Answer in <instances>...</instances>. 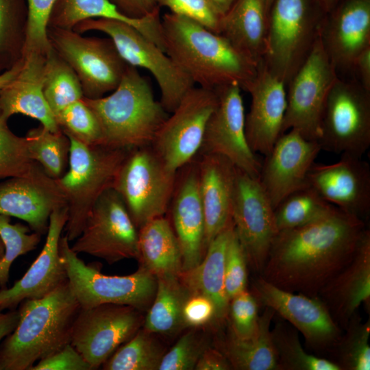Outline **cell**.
<instances>
[{"instance_id": "6da1fadb", "label": "cell", "mask_w": 370, "mask_h": 370, "mask_svg": "<svg viewBox=\"0 0 370 370\" xmlns=\"http://www.w3.org/2000/svg\"><path fill=\"white\" fill-rule=\"evenodd\" d=\"M365 222L338 208L301 227L279 231L259 275L291 293L317 297L352 259Z\"/></svg>"}, {"instance_id": "7a4b0ae2", "label": "cell", "mask_w": 370, "mask_h": 370, "mask_svg": "<svg viewBox=\"0 0 370 370\" xmlns=\"http://www.w3.org/2000/svg\"><path fill=\"white\" fill-rule=\"evenodd\" d=\"M164 52L199 87L217 90L236 84L245 90L258 65L224 36L172 12L161 19Z\"/></svg>"}, {"instance_id": "3957f363", "label": "cell", "mask_w": 370, "mask_h": 370, "mask_svg": "<svg viewBox=\"0 0 370 370\" xmlns=\"http://www.w3.org/2000/svg\"><path fill=\"white\" fill-rule=\"evenodd\" d=\"M18 306V324L0 345V370H30L71 343L81 308L68 281L45 297L25 299Z\"/></svg>"}, {"instance_id": "277c9868", "label": "cell", "mask_w": 370, "mask_h": 370, "mask_svg": "<svg viewBox=\"0 0 370 370\" xmlns=\"http://www.w3.org/2000/svg\"><path fill=\"white\" fill-rule=\"evenodd\" d=\"M101 127L103 145L134 149L151 145L169 116L136 67L129 65L117 88L108 96L82 97Z\"/></svg>"}, {"instance_id": "5b68a950", "label": "cell", "mask_w": 370, "mask_h": 370, "mask_svg": "<svg viewBox=\"0 0 370 370\" xmlns=\"http://www.w3.org/2000/svg\"><path fill=\"white\" fill-rule=\"evenodd\" d=\"M66 136L71 143L69 167L57 181L66 198L68 219L64 230L71 242L81 234L96 200L113 187L119 169L132 149L89 145Z\"/></svg>"}, {"instance_id": "8992f818", "label": "cell", "mask_w": 370, "mask_h": 370, "mask_svg": "<svg viewBox=\"0 0 370 370\" xmlns=\"http://www.w3.org/2000/svg\"><path fill=\"white\" fill-rule=\"evenodd\" d=\"M73 30L104 33L113 41L121 56L129 65L147 70L160 90V103L169 113L194 87L189 76L155 42L133 26L119 21L94 18L77 23Z\"/></svg>"}, {"instance_id": "52a82bcc", "label": "cell", "mask_w": 370, "mask_h": 370, "mask_svg": "<svg viewBox=\"0 0 370 370\" xmlns=\"http://www.w3.org/2000/svg\"><path fill=\"white\" fill-rule=\"evenodd\" d=\"M177 174L165 165L151 145L130 151L112 188L121 196L138 230L166 212Z\"/></svg>"}, {"instance_id": "ba28073f", "label": "cell", "mask_w": 370, "mask_h": 370, "mask_svg": "<svg viewBox=\"0 0 370 370\" xmlns=\"http://www.w3.org/2000/svg\"><path fill=\"white\" fill-rule=\"evenodd\" d=\"M65 235L60 239V253L69 286L81 308L114 304L139 310L148 307L155 296L156 278L143 267L127 275H107L86 264L71 247Z\"/></svg>"}, {"instance_id": "9c48e42d", "label": "cell", "mask_w": 370, "mask_h": 370, "mask_svg": "<svg viewBox=\"0 0 370 370\" xmlns=\"http://www.w3.org/2000/svg\"><path fill=\"white\" fill-rule=\"evenodd\" d=\"M273 3L262 62L286 86L312 47L323 21L313 16L309 0Z\"/></svg>"}, {"instance_id": "30bf717a", "label": "cell", "mask_w": 370, "mask_h": 370, "mask_svg": "<svg viewBox=\"0 0 370 370\" xmlns=\"http://www.w3.org/2000/svg\"><path fill=\"white\" fill-rule=\"evenodd\" d=\"M49 42L81 84L84 97L98 99L114 90L128 64L108 38L82 36L73 29L47 27Z\"/></svg>"}, {"instance_id": "8fae6325", "label": "cell", "mask_w": 370, "mask_h": 370, "mask_svg": "<svg viewBox=\"0 0 370 370\" xmlns=\"http://www.w3.org/2000/svg\"><path fill=\"white\" fill-rule=\"evenodd\" d=\"M317 142L321 150L362 158L370 147V91L338 77L325 100Z\"/></svg>"}, {"instance_id": "7c38bea8", "label": "cell", "mask_w": 370, "mask_h": 370, "mask_svg": "<svg viewBox=\"0 0 370 370\" xmlns=\"http://www.w3.org/2000/svg\"><path fill=\"white\" fill-rule=\"evenodd\" d=\"M338 72L319 35L306 58L288 83L282 134L290 130L317 141L323 106Z\"/></svg>"}, {"instance_id": "4fadbf2b", "label": "cell", "mask_w": 370, "mask_h": 370, "mask_svg": "<svg viewBox=\"0 0 370 370\" xmlns=\"http://www.w3.org/2000/svg\"><path fill=\"white\" fill-rule=\"evenodd\" d=\"M71 247L77 254H88L109 264L138 259V230L113 188L96 200Z\"/></svg>"}, {"instance_id": "5bb4252c", "label": "cell", "mask_w": 370, "mask_h": 370, "mask_svg": "<svg viewBox=\"0 0 370 370\" xmlns=\"http://www.w3.org/2000/svg\"><path fill=\"white\" fill-rule=\"evenodd\" d=\"M217 101L216 91L194 86L160 126L151 145L169 169L178 171L199 151Z\"/></svg>"}, {"instance_id": "9a60e30c", "label": "cell", "mask_w": 370, "mask_h": 370, "mask_svg": "<svg viewBox=\"0 0 370 370\" xmlns=\"http://www.w3.org/2000/svg\"><path fill=\"white\" fill-rule=\"evenodd\" d=\"M143 322L140 310L130 306L105 304L80 308L73 325L71 344L92 370L97 369Z\"/></svg>"}, {"instance_id": "2e32d148", "label": "cell", "mask_w": 370, "mask_h": 370, "mask_svg": "<svg viewBox=\"0 0 370 370\" xmlns=\"http://www.w3.org/2000/svg\"><path fill=\"white\" fill-rule=\"evenodd\" d=\"M232 218L247 264L260 275L278 233L274 208L258 178L236 168Z\"/></svg>"}, {"instance_id": "e0dca14e", "label": "cell", "mask_w": 370, "mask_h": 370, "mask_svg": "<svg viewBox=\"0 0 370 370\" xmlns=\"http://www.w3.org/2000/svg\"><path fill=\"white\" fill-rule=\"evenodd\" d=\"M259 306L271 308L288 322L313 349L330 351L341 330L325 305L318 298L282 290L259 275L252 285Z\"/></svg>"}, {"instance_id": "ac0fdd59", "label": "cell", "mask_w": 370, "mask_h": 370, "mask_svg": "<svg viewBox=\"0 0 370 370\" xmlns=\"http://www.w3.org/2000/svg\"><path fill=\"white\" fill-rule=\"evenodd\" d=\"M241 90L232 84L214 90L217 104L208 121L199 152L223 156L236 168L258 178L262 162L246 138Z\"/></svg>"}, {"instance_id": "d6986e66", "label": "cell", "mask_w": 370, "mask_h": 370, "mask_svg": "<svg viewBox=\"0 0 370 370\" xmlns=\"http://www.w3.org/2000/svg\"><path fill=\"white\" fill-rule=\"evenodd\" d=\"M64 206L66 198L57 180L36 162L27 173L0 182V214L25 221L41 236L47 232L51 213Z\"/></svg>"}, {"instance_id": "ffe728a7", "label": "cell", "mask_w": 370, "mask_h": 370, "mask_svg": "<svg viewBox=\"0 0 370 370\" xmlns=\"http://www.w3.org/2000/svg\"><path fill=\"white\" fill-rule=\"evenodd\" d=\"M307 184L327 202L365 222L370 214V166L348 153L330 164L314 163Z\"/></svg>"}, {"instance_id": "44dd1931", "label": "cell", "mask_w": 370, "mask_h": 370, "mask_svg": "<svg viewBox=\"0 0 370 370\" xmlns=\"http://www.w3.org/2000/svg\"><path fill=\"white\" fill-rule=\"evenodd\" d=\"M319 143L290 130L282 134L261 164L259 182L275 209L288 195L307 184L321 151Z\"/></svg>"}, {"instance_id": "7402d4cb", "label": "cell", "mask_w": 370, "mask_h": 370, "mask_svg": "<svg viewBox=\"0 0 370 370\" xmlns=\"http://www.w3.org/2000/svg\"><path fill=\"white\" fill-rule=\"evenodd\" d=\"M67 219V206L51 213L46 241L39 255L12 287L0 289V310L16 309L25 299L42 298L68 281L59 249Z\"/></svg>"}, {"instance_id": "603a6c76", "label": "cell", "mask_w": 370, "mask_h": 370, "mask_svg": "<svg viewBox=\"0 0 370 370\" xmlns=\"http://www.w3.org/2000/svg\"><path fill=\"white\" fill-rule=\"evenodd\" d=\"M285 84L271 73L262 61L245 91L251 106L245 119L246 138L251 149L266 156L282 135L286 108Z\"/></svg>"}, {"instance_id": "cb8c5ba5", "label": "cell", "mask_w": 370, "mask_h": 370, "mask_svg": "<svg viewBox=\"0 0 370 370\" xmlns=\"http://www.w3.org/2000/svg\"><path fill=\"white\" fill-rule=\"evenodd\" d=\"M177 174L170 204L173 231L180 246L182 272L197 267L203 258L205 219L199 190L197 162L190 161Z\"/></svg>"}, {"instance_id": "d4e9b609", "label": "cell", "mask_w": 370, "mask_h": 370, "mask_svg": "<svg viewBox=\"0 0 370 370\" xmlns=\"http://www.w3.org/2000/svg\"><path fill=\"white\" fill-rule=\"evenodd\" d=\"M319 36L337 72L353 69L357 56L370 47V0H347L327 21Z\"/></svg>"}, {"instance_id": "484cf974", "label": "cell", "mask_w": 370, "mask_h": 370, "mask_svg": "<svg viewBox=\"0 0 370 370\" xmlns=\"http://www.w3.org/2000/svg\"><path fill=\"white\" fill-rule=\"evenodd\" d=\"M344 329L362 304H370V231L365 230L352 260L317 297Z\"/></svg>"}, {"instance_id": "4316f807", "label": "cell", "mask_w": 370, "mask_h": 370, "mask_svg": "<svg viewBox=\"0 0 370 370\" xmlns=\"http://www.w3.org/2000/svg\"><path fill=\"white\" fill-rule=\"evenodd\" d=\"M199 190L205 219L204 248L230 223L236 167L226 158L201 154Z\"/></svg>"}, {"instance_id": "83f0119b", "label": "cell", "mask_w": 370, "mask_h": 370, "mask_svg": "<svg viewBox=\"0 0 370 370\" xmlns=\"http://www.w3.org/2000/svg\"><path fill=\"white\" fill-rule=\"evenodd\" d=\"M46 54L24 56L23 66L10 83L0 90V110L10 119L21 114L38 120L53 132L61 131L43 94V74Z\"/></svg>"}, {"instance_id": "f1b7e54d", "label": "cell", "mask_w": 370, "mask_h": 370, "mask_svg": "<svg viewBox=\"0 0 370 370\" xmlns=\"http://www.w3.org/2000/svg\"><path fill=\"white\" fill-rule=\"evenodd\" d=\"M268 21L263 0H236L221 17L219 34L258 64L265 52Z\"/></svg>"}, {"instance_id": "f546056e", "label": "cell", "mask_w": 370, "mask_h": 370, "mask_svg": "<svg viewBox=\"0 0 370 370\" xmlns=\"http://www.w3.org/2000/svg\"><path fill=\"white\" fill-rule=\"evenodd\" d=\"M94 18L126 23L164 51L160 10L142 18H131L123 14L109 0H56L48 27L73 29L79 22Z\"/></svg>"}, {"instance_id": "4dcf8cb0", "label": "cell", "mask_w": 370, "mask_h": 370, "mask_svg": "<svg viewBox=\"0 0 370 370\" xmlns=\"http://www.w3.org/2000/svg\"><path fill=\"white\" fill-rule=\"evenodd\" d=\"M233 232L232 221L208 244L201 262L179 275L189 291L203 293L213 301L219 321H223L228 316L230 300L225 289V263Z\"/></svg>"}, {"instance_id": "1f68e13d", "label": "cell", "mask_w": 370, "mask_h": 370, "mask_svg": "<svg viewBox=\"0 0 370 370\" xmlns=\"http://www.w3.org/2000/svg\"><path fill=\"white\" fill-rule=\"evenodd\" d=\"M138 260L156 279L179 277L182 271L180 244L169 220L153 219L138 229Z\"/></svg>"}, {"instance_id": "d6a6232c", "label": "cell", "mask_w": 370, "mask_h": 370, "mask_svg": "<svg viewBox=\"0 0 370 370\" xmlns=\"http://www.w3.org/2000/svg\"><path fill=\"white\" fill-rule=\"evenodd\" d=\"M275 312L264 307L255 333L239 338L231 332L223 343L222 352L232 368L238 370H278V359L271 337V322Z\"/></svg>"}, {"instance_id": "836d02e7", "label": "cell", "mask_w": 370, "mask_h": 370, "mask_svg": "<svg viewBox=\"0 0 370 370\" xmlns=\"http://www.w3.org/2000/svg\"><path fill=\"white\" fill-rule=\"evenodd\" d=\"M151 306L144 319V329L153 334H171L184 328L182 308L189 291L180 277L157 278Z\"/></svg>"}, {"instance_id": "e575fe53", "label": "cell", "mask_w": 370, "mask_h": 370, "mask_svg": "<svg viewBox=\"0 0 370 370\" xmlns=\"http://www.w3.org/2000/svg\"><path fill=\"white\" fill-rule=\"evenodd\" d=\"M27 25V0H0V74L23 59Z\"/></svg>"}, {"instance_id": "d590c367", "label": "cell", "mask_w": 370, "mask_h": 370, "mask_svg": "<svg viewBox=\"0 0 370 370\" xmlns=\"http://www.w3.org/2000/svg\"><path fill=\"white\" fill-rule=\"evenodd\" d=\"M42 89L54 116L84 97L77 75L51 45L45 56Z\"/></svg>"}, {"instance_id": "8d00e7d4", "label": "cell", "mask_w": 370, "mask_h": 370, "mask_svg": "<svg viewBox=\"0 0 370 370\" xmlns=\"http://www.w3.org/2000/svg\"><path fill=\"white\" fill-rule=\"evenodd\" d=\"M25 137L30 158L49 176L58 180L66 172L71 143L62 130L53 132L40 125L30 129Z\"/></svg>"}, {"instance_id": "74e56055", "label": "cell", "mask_w": 370, "mask_h": 370, "mask_svg": "<svg viewBox=\"0 0 370 370\" xmlns=\"http://www.w3.org/2000/svg\"><path fill=\"white\" fill-rule=\"evenodd\" d=\"M278 359V370H341L330 360L308 353L302 347L298 331L278 320L271 329Z\"/></svg>"}, {"instance_id": "f35d334b", "label": "cell", "mask_w": 370, "mask_h": 370, "mask_svg": "<svg viewBox=\"0 0 370 370\" xmlns=\"http://www.w3.org/2000/svg\"><path fill=\"white\" fill-rule=\"evenodd\" d=\"M333 207L307 184L288 195L274 209L278 231L307 225L328 214Z\"/></svg>"}, {"instance_id": "ab89813d", "label": "cell", "mask_w": 370, "mask_h": 370, "mask_svg": "<svg viewBox=\"0 0 370 370\" xmlns=\"http://www.w3.org/2000/svg\"><path fill=\"white\" fill-rule=\"evenodd\" d=\"M165 354L151 333L139 329L102 365L104 370H157Z\"/></svg>"}, {"instance_id": "60d3db41", "label": "cell", "mask_w": 370, "mask_h": 370, "mask_svg": "<svg viewBox=\"0 0 370 370\" xmlns=\"http://www.w3.org/2000/svg\"><path fill=\"white\" fill-rule=\"evenodd\" d=\"M345 330V333L331 350H334L336 360L333 361L341 370L370 369V321H362L354 314Z\"/></svg>"}, {"instance_id": "b9f144b4", "label": "cell", "mask_w": 370, "mask_h": 370, "mask_svg": "<svg viewBox=\"0 0 370 370\" xmlns=\"http://www.w3.org/2000/svg\"><path fill=\"white\" fill-rule=\"evenodd\" d=\"M30 231L28 225L20 223L12 224L10 216L0 214V237L5 247L4 256L0 261L1 288L7 287L14 261L34 250L39 244L41 235Z\"/></svg>"}, {"instance_id": "7bdbcfd3", "label": "cell", "mask_w": 370, "mask_h": 370, "mask_svg": "<svg viewBox=\"0 0 370 370\" xmlns=\"http://www.w3.org/2000/svg\"><path fill=\"white\" fill-rule=\"evenodd\" d=\"M56 121L61 130L89 145H101L99 123L91 109L82 98L66 107L57 115Z\"/></svg>"}, {"instance_id": "ee69618b", "label": "cell", "mask_w": 370, "mask_h": 370, "mask_svg": "<svg viewBox=\"0 0 370 370\" xmlns=\"http://www.w3.org/2000/svg\"><path fill=\"white\" fill-rule=\"evenodd\" d=\"M0 110V179L23 175L35 163L29 155L25 137L13 133Z\"/></svg>"}, {"instance_id": "f6af8a7d", "label": "cell", "mask_w": 370, "mask_h": 370, "mask_svg": "<svg viewBox=\"0 0 370 370\" xmlns=\"http://www.w3.org/2000/svg\"><path fill=\"white\" fill-rule=\"evenodd\" d=\"M56 0H27L28 25L24 56L29 53L46 54L51 45L47 29Z\"/></svg>"}, {"instance_id": "bcb514c9", "label": "cell", "mask_w": 370, "mask_h": 370, "mask_svg": "<svg viewBox=\"0 0 370 370\" xmlns=\"http://www.w3.org/2000/svg\"><path fill=\"white\" fill-rule=\"evenodd\" d=\"M259 306L255 297L247 289L230 299L228 315L230 332L234 336L247 338L255 333L258 324Z\"/></svg>"}, {"instance_id": "7dc6e473", "label": "cell", "mask_w": 370, "mask_h": 370, "mask_svg": "<svg viewBox=\"0 0 370 370\" xmlns=\"http://www.w3.org/2000/svg\"><path fill=\"white\" fill-rule=\"evenodd\" d=\"M208 347L193 331L182 336L173 347L165 353L158 370H193Z\"/></svg>"}, {"instance_id": "c3c4849f", "label": "cell", "mask_w": 370, "mask_h": 370, "mask_svg": "<svg viewBox=\"0 0 370 370\" xmlns=\"http://www.w3.org/2000/svg\"><path fill=\"white\" fill-rule=\"evenodd\" d=\"M247 266L246 256L234 228V232L227 246L225 263V289L230 301L236 295L246 290Z\"/></svg>"}, {"instance_id": "681fc988", "label": "cell", "mask_w": 370, "mask_h": 370, "mask_svg": "<svg viewBox=\"0 0 370 370\" xmlns=\"http://www.w3.org/2000/svg\"><path fill=\"white\" fill-rule=\"evenodd\" d=\"M157 5L165 6L171 12L191 18L210 30L219 34L221 16L210 0H155Z\"/></svg>"}, {"instance_id": "f907efd6", "label": "cell", "mask_w": 370, "mask_h": 370, "mask_svg": "<svg viewBox=\"0 0 370 370\" xmlns=\"http://www.w3.org/2000/svg\"><path fill=\"white\" fill-rule=\"evenodd\" d=\"M184 327L197 328L217 320L213 301L199 292L189 291L182 308Z\"/></svg>"}, {"instance_id": "816d5d0a", "label": "cell", "mask_w": 370, "mask_h": 370, "mask_svg": "<svg viewBox=\"0 0 370 370\" xmlns=\"http://www.w3.org/2000/svg\"><path fill=\"white\" fill-rule=\"evenodd\" d=\"M30 370H92L91 367L71 344L36 362Z\"/></svg>"}, {"instance_id": "f5cc1de1", "label": "cell", "mask_w": 370, "mask_h": 370, "mask_svg": "<svg viewBox=\"0 0 370 370\" xmlns=\"http://www.w3.org/2000/svg\"><path fill=\"white\" fill-rule=\"evenodd\" d=\"M123 14L142 18L160 10L155 0H109Z\"/></svg>"}, {"instance_id": "db71d44e", "label": "cell", "mask_w": 370, "mask_h": 370, "mask_svg": "<svg viewBox=\"0 0 370 370\" xmlns=\"http://www.w3.org/2000/svg\"><path fill=\"white\" fill-rule=\"evenodd\" d=\"M232 366L224 354L216 349L207 347L200 356L196 370H229Z\"/></svg>"}, {"instance_id": "11a10c76", "label": "cell", "mask_w": 370, "mask_h": 370, "mask_svg": "<svg viewBox=\"0 0 370 370\" xmlns=\"http://www.w3.org/2000/svg\"><path fill=\"white\" fill-rule=\"evenodd\" d=\"M352 69L358 73L360 79L358 82L367 90L370 91V47L357 56Z\"/></svg>"}, {"instance_id": "9f6ffc18", "label": "cell", "mask_w": 370, "mask_h": 370, "mask_svg": "<svg viewBox=\"0 0 370 370\" xmlns=\"http://www.w3.org/2000/svg\"><path fill=\"white\" fill-rule=\"evenodd\" d=\"M19 320L18 308L4 310H0V345L2 341L16 328Z\"/></svg>"}, {"instance_id": "6f0895ef", "label": "cell", "mask_w": 370, "mask_h": 370, "mask_svg": "<svg viewBox=\"0 0 370 370\" xmlns=\"http://www.w3.org/2000/svg\"><path fill=\"white\" fill-rule=\"evenodd\" d=\"M23 62L24 58L11 69L0 74V90L16 78L23 66Z\"/></svg>"}, {"instance_id": "680465c9", "label": "cell", "mask_w": 370, "mask_h": 370, "mask_svg": "<svg viewBox=\"0 0 370 370\" xmlns=\"http://www.w3.org/2000/svg\"><path fill=\"white\" fill-rule=\"evenodd\" d=\"M218 12L222 16L223 15L232 5L236 0H210Z\"/></svg>"}, {"instance_id": "91938a15", "label": "cell", "mask_w": 370, "mask_h": 370, "mask_svg": "<svg viewBox=\"0 0 370 370\" xmlns=\"http://www.w3.org/2000/svg\"><path fill=\"white\" fill-rule=\"evenodd\" d=\"M324 10H329L335 0H317Z\"/></svg>"}, {"instance_id": "94428289", "label": "cell", "mask_w": 370, "mask_h": 370, "mask_svg": "<svg viewBox=\"0 0 370 370\" xmlns=\"http://www.w3.org/2000/svg\"><path fill=\"white\" fill-rule=\"evenodd\" d=\"M5 253V247L3 241L0 237V261L3 258Z\"/></svg>"}, {"instance_id": "6125c7cd", "label": "cell", "mask_w": 370, "mask_h": 370, "mask_svg": "<svg viewBox=\"0 0 370 370\" xmlns=\"http://www.w3.org/2000/svg\"><path fill=\"white\" fill-rule=\"evenodd\" d=\"M266 6V8L267 11L269 12V9L270 8L271 5L273 4V2L274 0H263Z\"/></svg>"}, {"instance_id": "be15d7a7", "label": "cell", "mask_w": 370, "mask_h": 370, "mask_svg": "<svg viewBox=\"0 0 370 370\" xmlns=\"http://www.w3.org/2000/svg\"><path fill=\"white\" fill-rule=\"evenodd\" d=\"M0 289H1V286H0Z\"/></svg>"}]
</instances>
